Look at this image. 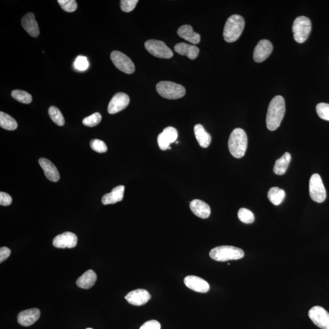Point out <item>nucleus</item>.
<instances>
[{
	"label": "nucleus",
	"mask_w": 329,
	"mask_h": 329,
	"mask_svg": "<svg viewBox=\"0 0 329 329\" xmlns=\"http://www.w3.org/2000/svg\"><path fill=\"white\" fill-rule=\"evenodd\" d=\"M285 113V103L282 96L277 95L272 99L269 104L267 115V126L273 131L280 126Z\"/></svg>",
	"instance_id": "nucleus-1"
},
{
	"label": "nucleus",
	"mask_w": 329,
	"mask_h": 329,
	"mask_svg": "<svg viewBox=\"0 0 329 329\" xmlns=\"http://www.w3.org/2000/svg\"><path fill=\"white\" fill-rule=\"evenodd\" d=\"M229 151L234 157L240 159L245 154L247 147V137L245 131L241 128L234 130L228 141Z\"/></svg>",
	"instance_id": "nucleus-2"
},
{
	"label": "nucleus",
	"mask_w": 329,
	"mask_h": 329,
	"mask_svg": "<svg viewBox=\"0 0 329 329\" xmlns=\"http://www.w3.org/2000/svg\"><path fill=\"white\" fill-rule=\"evenodd\" d=\"M244 20L241 15L234 14L229 18L224 28L223 37L227 42L237 41L244 28Z\"/></svg>",
	"instance_id": "nucleus-3"
},
{
	"label": "nucleus",
	"mask_w": 329,
	"mask_h": 329,
	"mask_svg": "<svg viewBox=\"0 0 329 329\" xmlns=\"http://www.w3.org/2000/svg\"><path fill=\"white\" fill-rule=\"evenodd\" d=\"M244 253L243 250L239 247L232 246H221L216 247L211 250L210 257L218 262H226L239 260L243 258Z\"/></svg>",
	"instance_id": "nucleus-4"
},
{
	"label": "nucleus",
	"mask_w": 329,
	"mask_h": 329,
	"mask_svg": "<svg viewBox=\"0 0 329 329\" xmlns=\"http://www.w3.org/2000/svg\"><path fill=\"white\" fill-rule=\"evenodd\" d=\"M156 90L160 96L169 99L182 98L185 95L184 87L171 81H161L157 84Z\"/></svg>",
	"instance_id": "nucleus-5"
},
{
	"label": "nucleus",
	"mask_w": 329,
	"mask_h": 329,
	"mask_svg": "<svg viewBox=\"0 0 329 329\" xmlns=\"http://www.w3.org/2000/svg\"><path fill=\"white\" fill-rule=\"evenodd\" d=\"M312 30V23L308 17H298L293 25V32L296 42L302 43L306 41Z\"/></svg>",
	"instance_id": "nucleus-6"
},
{
	"label": "nucleus",
	"mask_w": 329,
	"mask_h": 329,
	"mask_svg": "<svg viewBox=\"0 0 329 329\" xmlns=\"http://www.w3.org/2000/svg\"><path fill=\"white\" fill-rule=\"evenodd\" d=\"M309 192L311 198L316 203H323L326 199V190L320 175L313 174L310 179Z\"/></svg>",
	"instance_id": "nucleus-7"
},
{
	"label": "nucleus",
	"mask_w": 329,
	"mask_h": 329,
	"mask_svg": "<svg viewBox=\"0 0 329 329\" xmlns=\"http://www.w3.org/2000/svg\"><path fill=\"white\" fill-rule=\"evenodd\" d=\"M145 47L150 54L155 57L163 59H170L173 56V53L164 42L157 40H147L145 43Z\"/></svg>",
	"instance_id": "nucleus-8"
},
{
	"label": "nucleus",
	"mask_w": 329,
	"mask_h": 329,
	"mask_svg": "<svg viewBox=\"0 0 329 329\" xmlns=\"http://www.w3.org/2000/svg\"><path fill=\"white\" fill-rule=\"evenodd\" d=\"M111 59L119 70L126 74H132L135 71V65L131 59L124 53L119 51H114L111 55Z\"/></svg>",
	"instance_id": "nucleus-9"
},
{
	"label": "nucleus",
	"mask_w": 329,
	"mask_h": 329,
	"mask_svg": "<svg viewBox=\"0 0 329 329\" xmlns=\"http://www.w3.org/2000/svg\"><path fill=\"white\" fill-rule=\"evenodd\" d=\"M308 316L318 328L329 329V313L323 307L315 306L308 312Z\"/></svg>",
	"instance_id": "nucleus-10"
},
{
	"label": "nucleus",
	"mask_w": 329,
	"mask_h": 329,
	"mask_svg": "<svg viewBox=\"0 0 329 329\" xmlns=\"http://www.w3.org/2000/svg\"><path fill=\"white\" fill-rule=\"evenodd\" d=\"M129 103V97L127 94L122 92L117 93L110 101L108 106L109 114L119 113L126 108Z\"/></svg>",
	"instance_id": "nucleus-11"
},
{
	"label": "nucleus",
	"mask_w": 329,
	"mask_h": 329,
	"mask_svg": "<svg viewBox=\"0 0 329 329\" xmlns=\"http://www.w3.org/2000/svg\"><path fill=\"white\" fill-rule=\"evenodd\" d=\"M78 237L70 232H65L56 236L53 239V246L57 248H73L77 245Z\"/></svg>",
	"instance_id": "nucleus-12"
},
{
	"label": "nucleus",
	"mask_w": 329,
	"mask_h": 329,
	"mask_svg": "<svg viewBox=\"0 0 329 329\" xmlns=\"http://www.w3.org/2000/svg\"><path fill=\"white\" fill-rule=\"evenodd\" d=\"M273 50L271 42L268 40H262L255 48L254 60L256 62H262L271 54Z\"/></svg>",
	"instance_id": "nucleus-13"
},
{
	"label": "nucleus",
	"mask_w": 329,
	"mask_h": 329,
	"mask_svg": "<svg viewBox=\"0 0 329 329\" xmlns=\"http://www.w3.org/2000/svg\"><path fill=\"white\" fill-rule=\"evenodd\" d=\"M125 299L131 304L136 306H140L145 304L151 299L150 295L147 290L144 289H137L129 292Z\"/></svg>",
	"instance_id": "nucleus-14"
},
{
	"label": "nucleus",
	"mask_w": 329,
	"mask_h": 329,
	"mask_svg": "<svg viewBox=\"0 0 329 329\" xmlns=\"http://www.w3.org/2000/svg\"><path fill=\"white\" fill-rule=\"evenodd\" d=\"M184 284L190 289L198 293H207L210 289L208 282L202 278L188 275L184 279Z\"/></svg>",
	"instance_id": "nucleus-15"
},
{
	"label": "nucleus",
	"mask_w": 329,
	"mask_h": 329,
	"mask_svg": "<svg viewBox=\"0 0 329 329\" xmlns=\"http://www.w3.org/2000/svg\"><path fill=\"white\" fill-rule=\"evenodd\" d=\"M40 312L38 308H30L20 312L18 315V322L20 325L28 327L33 325L39 320Z\"/></svg>",
	"instance_id": "nucleus-16"
},
{
	"label": "nucleus",
	"mask_w": 329,
	"mask_h": 329,
	"mask_svg": "<svg viewBox=\"0 0 329 329\" xmlns=\"http://www.w3.org/2000/svg\"><path fill=\"white\" fill-rule=\"evenodd\" d=\"M22 25L24 29L30 36L37 37L40 34L39 25L35 19V15L33 13H28L25 15L22 19Z\"/></svg>",
	"instance_id": "nucleus-17"
},
{
	"label": "nucleus",
	"mask_w": 329,
	"mask_h": 329,
	"mask_svg": "<svg viewBox=\"0 0 329 329\" xmlns=\"http://www.w3.org/2000/svg\"><path fill=\"white\" fill-rule=\"evenodd\" d=\"M40 167L44 172L45 177L52 182H58L60 179V173L54 164L50 160L41 158L39 160Z\"/></svg>",
	"instance_id": "nucleus-18"
},
{
	"label": "nucleus",
	"mask_w": 329,
	"mask_h": 329,
	"mask_svg": "<svg viewBox=\"0 0 329 329\" xmlns=\"http://www.w3.org/2000/svg\"><path fill=\"white\" fill-rule=\"evenodd\" d=\"M125 187L119 185L112 189L111 193H107L102 198V203L104 205H114L123 200Z\"/></svg>",
	"instance_id": "nucleus-19"
},
{
	"label": "nucleus",
	"mask_w": 329,
	"mask_h": 329,
	"mask_svg": "<svg viewBox=\"0 0 329 329\" xmlns=\"http://www.w3.org/2000/svg\"><path fill=\"white\" fill-rule=\"evenodd\" d=\"M190 208L192 212L199 218L206 219L210 215V206L204 201L194 200L190 203Z\"/></svg>",
	"instance_id": "nucleus-20"
},
{
	"label": "nucleus",
	"mask_w": 329,
	"mask_h": 329,
	"mask_svg": "<svg viewBox=\"0 0 329 329\" xmlns=\"http://www.w3.org/2000/svg\"><path fill=\"white\" fill-rule=\"evenodd\" d=\"M175 50L178 54L186 56L191 60L197 58L200 53V49L196 46L187 44L185 43H178L175 45Z\"/></svg>",
	"instance_id": "nucleus-21"
},
{
	"label": "nucleus",
	"mask_w": 329,
	"mask_h": 329,
	"mask_svg": "<svg viewBox=\"0 0 329 329\" xmlns=\"http://www.w3.org/2000/svg\"><path fill=\"white\" fill-rule=\"evenodd\" d=\"M178 34L179 36L193 44H198L200 42V35L194 32L190 25H186L180 27L178 30Z\"/></svg>",
	"instance_id": "nucleus-22"
},
{
	"label": "nucleus",
	"mask_w": 329,
	"mask_h": 329,
	"mask_svg": "<svg viewBox=\"0 0 329 329\" xmlns=\"http://www.w3.org/2000/svg\"><path fill=\"white\" fill-rule=\"evenodd\" d=\"M97 279V275L93 270L89 269L88 271L79 277L76 284L78 287L83 289H89L95 284Z\"/></svg>",
	"instance_id": "nucleus-23"
},
{
	"label": "nucleus",
	"mask_w": 329,
	"mask_h": 329,
	"mask_svg": "<svg viewBox=\"0 0 329 329\" xmlns=\"http://www.w3.org/2000/svg\"><path fill=\"white\" fill-rule=\"evenodd\" d=\"M194 132L196 140L200 146L203 149H207L210 145L211 141L210 135L207 132L202 125L197 124L194 127Z\"/></svg>",
	"instance_id": "nucleus-24"
},
{
	"label": "nucleus",
	"mask_w": 329,
	"mask_h": 329,
	"mask_svg": "<svg viewBox=\"0 0 329 329\" xmlns=\"http://www.w3.org/2000/svg\"><path fill=\"white\" fill-rule=\"evenodd\" d=\"M292 160V156L289 152H285L279 159L275 162L274 172L277 175H283L286 173L288 166Z\"/></svg>",
	"instance_id": "nucleus-25"
},
{
	"label": "nucleus",
	"mask_w": 329,
	"mask_h": 329,
	"mask_svg": "<svg viewBox=\"0 0 329 329\" xmlns=\"http://www.w3.org/2000/svg\"><path fill=\"white\" fill-rule=\"evenodd\" d=\"M285 197V192L284 190L279 187H272L268 193V198L270 202L275 206H279L283 202Z\"/></svg>",
	"instance_id": "nucleus-26"
},
{
	"label": "nucleus",
	"mask_w": 329,
	"mask_h": 329,
	"mask_svg": "<svg viewBox=\"0 0 329 329\" xmlns=\"http://www.w3.org/2000/svg\"><path fill=\"white\" fill-rule=\"evenodd\" d=\"M0 126L8 131H14L18 127L16 120L9 115L0 112Z\"/></svg>",
	"instance_id": "nucleus-27"
},
{
	"label": "nucleus",
	"mask_w": 329,
	"mask_h": 329,
	"mask_svg": "<svg viewBox=\"0 0 329 329\" xmlns=\"http://www.w3.org/2000/svg\"><path fill=\"white\" fill-rule=\"evenodd\" d=\"M48 114L50 117L51 119L55 123L60 126H62L65 124V119L63 115L61 113L58 108L55 106H51L48 110Z\"/></svg>",
	"instance_id": "nucleus-28"
},
{
	"label": "nucleus",
	"mask_w": 329,
	"mask_h": 329,
	"mask_svg": "<svg viewBox=\"0 0 329 329\" xmlns=\"http://www.w3.org/2000/svg\"><path fill=\"white\" fill-rule=\"evenodd\" d=\"M11 96L15 100L24 104H30L32 101V95L24 90H14L12 91Z\"/></svg>",
	"instance_id": "nucleus-29"
},
{
	"label": "nucleus",
	"mask_w": 329,
	"mask_h": 329,
	"mask_svg": "<svg viewBox=\"0 0 329 329\" xmlns=\"http://www.w3.org/2000/svg\"><path fill=\"white\" fill-rule=\"evenodd\" d=\"M238 217L241 222L245 224H251L255 220L254 213L249 209L241 208L239 210Z\"/></svg>",
	"instance_id": "nucleus-30"
},
{
	"label": "nucleus",
	"mask_w": 329,
	"mask_h": 329,
	"mask_svg": "<svg viewBox=\"0 0 329 329\" xmlns=\"http://www.w3.org/2000/svg\"><path fill=\"white\" fill-rule=\"evenodd\" d=\"M163 136L170 144L177 142L178 137V132L175 127L169 126L166 127L162 132Z\"/></svg>",
	"instance_id": "nucleus-31"
},
{
	"label": "nucleus",
	"mask_w": 329,
	"mask_h": 329,
	"mask_svg": "<svg viewBox=\"0 0 329 329\" xmlns=\"http://www.w3.org/2000/svg\"><path fill=\"white\" fill-rule=\"evenodd\" d=\"M101 119V115L98 112H96V113H94L84 119L83 120V123L86 126L94 127L100 123Z\"/></svg>",
	"instance_id": "nucleus-32"
},
{
	"label": "nucleus",
	"mask_w": 329,
	"mask_h": 329,
	"mask_svg": "<svg viewBox=\"0 0 329 329\" xmlns=\"http://www.w3.org/2000/svg\"><path fill=\"white\" fill-rule=\"evenodd\" d=\"M316 112L324 120L329 121V104L321 103L316 105Z\"/></svg>",
	"instance_id": "nucleus-33"
},
{
	"label": "nucleus",
	"mask_w": 329,
	"mask_h": 329,
	"mask_svg": "<svg viewBox=\"0 0 329 329\" xmlns=\"http://www.w3.org/2000/svg\"><path fill=\"white\" fill-rule=\"evenodd\" d=\"M61 8L67 12H75L77 9L78 4L75 0H58Z\"/></svg>",
	"instance_id": "nucleus-34"
},
{
	"label": "nucleus",
	"mask_w": 329,
	"mask_h": 329,
	"mask_svg": "<svg viewBox=\"0 0 329 329\" xmlns=\"http://www.w3.org/2000/svg\"><path fill=\"white\" fill-rule=\"evenodd\" d=\"M91 149L98 153H104L108 151V147L103 141L99 139L91 140L90 143Z\"/></svg>",
	"instance_id": "nucleus-35"
},
{
	"label": "nucleus",
	"mask_w": 329,
	"mask_h": 329,
	"mask_svg": "<svg viewBox=\"0 0 329 329\" xmlns=\"http://www.w3.org/2000/svg\"><path fill=\"white\" fill-rule=\"evenodd\" d=\"M74 66L76 70L79 71H85L88 68L89 66V61L87 58L84 56H79L76 59Z\"/></svg>",
	"instance_id": "nucleus-36"
},
{
	"label": "nucleus",
	"mask_w": 329,
	"mask_h": 329,
	"mask_svg": "<svg viewBox=\"0 0 329 329\" xmlns=\"http://www.w3.org/2000/svg\"><path fill=\"white\" fill-rule=\"evenodd\" d=\"M137 0H121L120 6L122 11L124 12H130L135 9L137 2Z\"/></svg>",
	"instance_id": "nucleus-37"
},
{
	"label": "nucleus",
	"mask_w": 329,
	"mask_h": 329,
	"mask_svg": "<svg viewBox=\"0 0 329 329\" xmlns=\"http://www.w3.org/2000/svg\"><path fill=\"white\" fill-rule=\"evenodd\" d=\"M161 325L159 322L155 320H151L147 321L143 325L140 329H160Z\"/></svg>",
	"instance_id": "nucleus-38"
},
{
	"label": "nucleus",
	"mask_w": 329,
	"mask_h": 329,
	"mask_svg": "<svg viewBox=\"0 0 329 329\" xmlns=\"http://www.w3.org/2000/svg\"><path fill=\"white\" fill-rule=\"evenodd\" d=\"M12 202V197L9 194L2 192L0 193V205H1V206H9Z\"/></svg>",
	"instance_id": "nucleus-39"
},
{
	"label": "nucleus",
	"mask_w": 329,
	"mask_h": 329,
	"mask_svg": "<svg viewBox=\"0 0 329 329\" xmlns=\"http://www.w3.org/2000/svg\"><path fill=\"white\" fill-rule=\"evenodd\" d=\"M157 142L160 149L162 150H167L170 148V144L165 140L162 133L159 134L158 136Z\"/></svg>",
	"instance_id": "nucleus-40"
},
{
	"label": "nucleus",
	"mask_w": 329,
	"mask_h": 329,
	"mask_svg": "<svg viewBox=\"0 0 329 329\" xmlns=\"http://www.w3.org/2000/svg\"><path fill=\"white\" fill-rule=\"evenodd\" d=\"M11 251L8 247H2L0 249V262L6 261L11 255Z\"/></svg>",
	"instance_id": "nucleus-41"
},
{
	"label": "nucleus",
	"mask_w": 329,
	"mask_h": 329,
	"mask_svg": "<svg viewBox=\"0 0 329 329\" xmlns=\"http://www.w3.org/2000/svg\"><path fill=\"white\" fill-rule=\"evenodd\" d=\"M91 329V328H88V329Z\"/></svg>",
	"instance_id": "nucleus-42"
}]
</instances>
